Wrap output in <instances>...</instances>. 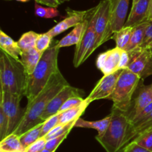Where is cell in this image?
<instances>
[{
    "mask_svg": "<svg viewBox=\"0 0 152 152\" xmlns=\"http://www.w3.org/2000/svg\"><path fill=\"white\" fill-rule=\"evenodd\" d=\"M68 84L69 83L60 70L53 74L44 89L34 98V101L27 104L22 121L13 134L20 137L36 125L43 123L41 117L48 104L61 89Z\"/></svg>",
    "mask_w": 152,
    "mask_h": 152,
    "instance_id": "obj_1",
    "label": "cell"
},
{
    "mask_svg": "<svg viewBox=\"0 0 152 152\" xmlns=\"http://www.w3.org/2000/svg\"><path fill=\"white\" fill-rule=\"evenodd\" d=\"M59 49L56 44L50 46L42 54L34 72L27 76L25 96L28 99V104L34 101L44 89L51 76L59 70L58 66Z\"/></svg>",
    "mask_w": 152,
    "mask_h": 152,
    "instance_id": "obj_2",
    "label": "cell"
},
{
    "mask_svg": "<svg viewBox=\"0 0 152 152\" xmlns=\"http://www.w3.org/2000/svg\"><path fill=\"white\" fill-rule=\"evenodd\" d=\"M27 74L20 60H16L1 50L0 91L25 96Z\"/></svg>",
    "mask_w": 152,
    "mask_h": 152,
    "instance_id": "obj_3",
    "label": "cell"
},
{
    "mask_svg": "<svg viewBox=\"0 0 152 152\" xmlns=\"http://www.w3.org/2000/svg\"><path fill=\"white\" fill-rule=\"evenodd\" d=\"M111 122L105 134L96 137V141L106 152H122L131 122L125 113L112 107Z\"/></svg>",
    "mask_w": 152,
    "mask_h": 152,
    "instance_id": "obj_4",
    "label": "cell"
},
{
    "mask_svg": "<svg viewBox=\"0 0 152 152\" xmlns=\"http://www.w3.org/2000/svg\"><path fill=\"white\" fill-rule=\"evenodd\" d=\"M141 80L139 76L125 69L117 80L114 92L107 100L113 101V107L126 113L130 108L133 95Z\"/></svg>",
    "mask_w": 152,
    "mask_h": 152,
    "instance_id": "obj_5",
    "label": "cell"
},
{
    "mask_svg": "<svg viewBox=\"0 0 152 152\" xmlns=\"http://www.w3.org/2000/svg\"><path fill=\"white\" fill-rule=\"evenodd\" d=\"M93 19L95 32L96 34V45L98 47L108 40H111V10L110 0H102L93 7Z\"/></svg>",
    "mask_w": 152,
    "mask_h": 152,
    "instance_id": "obj_6",
    "label": "cell"
},
{
    "mask_svg": "<svg viewBox=\"0 0 152 152\" xmlns=\"http://www.w3.org/2000/svg\"><path fill=\"white\" fill-rule=\"evenodd\" d=\"M87 26L82 38L76 46L74 56V66L77 68L83 64L96 49V34L95 32L93 19V7L88 10Z\"/></svg>",
    "mask_w": 152,
    "mask_h": 152,
    "instance_id": "obj_7",
    "label": "cell"
},
{
    "mask_svg": "<svg viewBox=\"0 0 152 152\" xmlns=\"http://www.w3.org/2000/svg\"><path fill=\"white\" fill-rule=\"evenodd\" d=\"M22 95L0 91V108L8 119V135L13 134L22 121L25 110L20 107ZM7 135V136H8Z\"/></svg>",
    "mask_w": 152,
    "mask_h": 152,
    "instance_id": "obj_8",
    "label": "cell"
},
{
    "mask_svg": "<svg viewBox=\"0 0 152 152\" xmlns=\"http://www.w3.org/2000/svg\"><path fill=\"white\" fill-rule=\"evenodd\" d=\"M129 53L128 69L144 80L152 75V50L137 48Z\"/></svg>",
    "mask_w": 152,
    "mask_h": 152,
    "instance_id": "obj_9",
    "label": "cell"
},
{
    "mask_svg": "<svg viewBox=\"0 0 152 152\" xmlns=\"http://www.w3.org/2000/svg\"><path fill=\"white\" fill-rule=\"evenodd\" d=\"M123 70L119 69L111 74L104 75L86 98V101L91 104L96 100L107 99L114 92Z\"/></svg>",
    "mask_w": 152,
    "mask_h": 152,
    "instance_id": "obj_10",
    "label": "cell"
},
{
    "mask_svg": "<svg viewBox=\"0 0 152 152\" xmlns=\"http://www.w3.org/2000/svg\"><path fill=\"white\" fill-rule=\"evenodd\" d=\"M142 81V79L140 81L132 98L130 108L125 113L130 122L134 120L135 116L142 109L152 102V83L150 85H145Z\"/></svg>",
    "mask_w": 152,
    "mask_h": 152,
    "instance_id": "obj_11",
    "label": "cell"
},
{
    "mask_svg": "<svg viewBox=\"0 0 152 152\" xmlns=\"http://www.w3.org/2000/svg\"><path fill=\"white\" fill-rule=\"evenodd\" d=\"M83 92L81 89L71 86L70 84L65 86L52 98L51 101L48 104L45 110L42 115V121L44 122L50 116L59 113V110L62 106L69 98L73 96L83 97Z\"/></svg>",
    "mask_w": 152,
    "mask_h": 152,
    "instance_id": "obj_12",
    "label": "cell"
},
{
    "mask_svg": "<svg viewBox=\"0 0 152 152\" xmlns=\"http://www.w3.org/2000/svg\"><path fill=\"white\" fill-rule=\"evenodd\" d=\"M123 49L114 48L99 54L96 58V67L103 73V75H109L120 69V58Z\"/></svg>",
    "mask_w": 152,
    "mask_h": 152,
    "instance_id": "obj_13",
    "label": "cell"
},
{
    "mask_svg": "<svg viewBox=\"0 0 152 152\" xmlns=\"http://www.w3.org/2000/svg\"><path fill=\"white\" fill-rule=\"evenodd\" d=\"M87 10H75L67 9V17L60 21L55 26L48 31V34L52 37H54L62 34L70 28H74L78 24L83 22L87 16Z\"/></svg>",
    "mask_w": 152,
    "mask_h": 152,
    "instance_id": "obj_14",
    "label": "cell"
},
{
    "mask_svg": "<svg viewBox=\"0 0 152 152\" xmlns=\"http://www.w3.org/2000/svg\"><path fill=\"white\" fill-rule=\"evenodd\" d=\"M111 10V32L114 34L125 26L130 0H110Z\"/></svg>",
    "mask_w": 152,
    "mask_h": 152,
    "instance_id": "obj_15",
    "label": "cell"
},
{
    "mask_svg": "<svg viewBox=\"0 0 152 152\" xmlns=\"http://www.w3.org/2000/svg\"><path fill=\"white\" fill-rule=\"evenodd\" d=\"M150 0H140L132 4L130 13L128 16L125 26L134 27L143 22H148Z\"/></svg>",
    "mask_w": 152,
    "mask_h": 152,
    "instance_id": "obj_16",
    "label": "cell"
},
{
    "mask_svg": "<svg viewBox=\"0 0 152 152\" xmlns=\"http://www.w3.org/2000/svg\"><path fill=\"white\" fill-rule=\"evenodd\" d=\"M150 130H152V112L142 120L139 121L136 123L131 124L127 135H126V139H125L123 150L128 144L133 141L138 136L146 132V131H150Z\"/></svg>",
    "mask_w": 152,
    "mask_h": 152,
    "instance_id": "obj_17",
    "label": "cell"
},
{
    "mask_svg": "<svg viewBox=\"0 0 152 152\" xmlns=\"http://www.w3.org/2000/svg\"><path fill=\"white\" fill-rule=\"evenodd\" d=\"M42 54L36 48L29 50L22 51L20 55V61L25 69L27 76L34 72V69L42 56Z\"/></svg>",
    "mask_w": 152,
    "mask_h": 152,
    "instance_id": "obj_18",
    "label": "cell"
},
{
    "mask_svg": "<svg viewBox=\"0 0 152 152\" xmlns=\"http://www.w3.org/2000/svg\"><path fill=\"white\" fill-rule=\"evenodd\" d=\"M88 20H87V16H86V19L83 22L78 24L74 27L72 31L67 34L66 36L63 37L61 40H59L56 45L59 49L63 47H68V46H74L76 45L77 46L83 36V33H84L85 29H86V26H87Z\"/></svg>",
    "mask_w": 152,
    "mask_h": 152,
    "instance_id": "obj_19",
    "label": "cell"
},
{
    "mask_svg": "<svg viewBox=\"0 0 152 152\" xmlns=\"http://www.w3.org/2000/svg\"><path fill=\"white\" fill-rule=\"evenodd\" d=\"M111 122V114L107 116L104 119L97 121H87L83 119V118H79L76 122L75 128H91L97 131L98 134L96 137H101L105 134Z\"/></svg>",
    "mask_w": 152,
    "mask_h": 152,
    "instance_id": "obj_20",
    "label": "cell"
},
{
    "mask_svg": "<svg viewBox=\"0 0 152 152\" xmlns=\"http://www.w3.org/2000/svg\"><path fill=\"white\" fill-rule=\"evenodd\" d=\"M0 49L15 59L20 60L22 51L19 47L18 43L1 30L0 31Z\"/></svg>",
    "mask_w": 152,
    "mask_h": 152,
    "instance_id": "obj_21",
    "label": "cell"
},
{
    "mask_svg": "<svg viewBox=\"0 0 152 152\" xmlns=\"http://www.w3.org/2000/svg\"><path fill=\"white\" fill-rule=\"evenodd\" d=\"M89 104H90V103H88L86 101V99H85L84 102L80 104V105L60 113V115H59V124L65 125V124L69 123L72 121L77 120L85 113L86 108H87Z\"/></svg>",
    "mask_w": 152,
    "mask_h": 152,
    "instance_id": "obj_22",
    "label": "cell"
},
{
    "mask_svg": "<svg viewBox=\"0 0 152 152\" xmlns=\"http://www.w3.org/2000/svg\"><path fill=\"white\" fill-rule=\"evenodd\" d=\"M148 23H149V22H145L134 27L129 43L124 49L125 51L131 52V51L137 49L140 46L141 43L143 40L145 29H146Z\"/></svg>",
    "mask_w": 152,
    "mask_h": 152,
    "instance_id": "obj_23",
    "label": "cell"
},
{
    "mask_svg": "<svg viewBox=\"0 0 152 152\" xmlns=\"http://www.w3.org/2000/svg\"><path fill=\"white\" fill-rule=\"evenodd\" d=\"M0 151L26 152V149L22 146L19 136L11 134L0 141Z\"/></svg>",
    "mask_w": 152,
    "mask_h": 152,
    "instance_id": "obj_24",
    "label": "cell"
},
{
    "mask_svg": "<svg viewBox=\"0 0 152 152\" xmlns=\"http://www.w3.org/2000/svg\"><path fill=\"white\" fill-rule=\"evenodd\" d=\"M43 123H40L36 125L34 128L30 129L29 131H26L23 134L19 137L20 141L22 142V146L27 149L31 144L35 142L37 139L41 138V132L42 129Z\"/></svg>",
    "mask_w": 152,
    "mask_h": 152,
    "instance_id": "obj_25",
    "label": "cell"
},
{
    "mask_svg": "<svg viewBox=\"0 0 152 152\" xmlns=\"http://www.w3.org/2000/svg\"><path fill=\"white\" fill-rule=\"evenodd\" d=\"M133 28L134 27L124 26L123 28L113 34L111 39L115 40L116 47L124 50L125 48L129 44Z\"/></svg>",
    "mask_w": 152,
    "mask_h": 152,
    "instance_id": "obj_26",
    "label": "cell"
},
{
    "mask_svg": "<svg viewBox=\"0 0 152 152\" xmlns=\"http://www.w3.org/2000/svg\"><path fill=\"white\" fill-rule=\"evenodd\" d=\"M39 35V34L32 31L24 33L17 41L21 51H26L36 48V43Z\"/></svg>",
    "mask_w": 152,
    "mask_h": 152,
    "instance_id": "obj_27",
    "label": "cell"
},
{
    "mask_svg": "<svg viewBox=\"0 0 152 152\" xmlns=\"http://www.w3.org/2000/svg\"><path fill=\"white\" fill-rule=\"evenodd\" d=\"M35 15L44 19H52L59 15V11L57 7H43L40 4L35 3Z\"/></svg>",
    "mask_w": 152,
    "mask_h": 152,
    "instance_id": "obj_28",
    "label": "cell"
},
{
    "mask_svg": "<svg viewBox=\"0 0 152 152\" xmlns=\"http://www.w3.org/2000/svg\"><path fill=\"white\" fill-rule=\"evenodd\" d=\"M53 37L49 35L47 32L39 34L36 43V49L42 53H44L48 48L50 47Z\"/></svg>",
    "mask_w": 152,
    "mask_h": 152,
    "instance_id": "obj_29",
    "label": "cell"
},
{
    "mask_svg": "<svg viewBox=\"0 0 152 152\" xmlns=\"http://www.w3.org/2000/svg\"><path fill=\"white\" fill-rule=\"evenodd\" d=\"M59 115L60 113H58L53 116H50L49 119L43 122L42 129L41 132V137H44L46 134H48L53 128L59 124Z\"/></svg>",
    "mask_w": 152,
    "mask_h": 152,
    "instance_id": "obj_30",
    "label": "cell"
},
{
    "mask_svg": "<svg viewBox=\"0 0 152 152\" xmlns=\"http://www.w3.org/2000/svg\"><path fill=\"white\" fill-rule=\"evenodd\" d=\"M132 142H136L140 145L152 152V130L140 134Z\"/></svg>",
    "mask_w": 152,
    "mask_h": 152,
    "instance_id": "obj_31",
    "label": "cell"
},
{
    "mask_svg": "<svg viewBox=\"0 0 152 152\" xmlns=\"http://www.w3.org/2000/svg\"><path fill=\"white\" fill-rule=\"evenodd\" d=\"M139 48L152 50V22H149L148 23L145 29L143 40Z\"/></svg>",
    "mask_w": 152,
    "mask_h": 152,
    "instance_id": "obj_32",
    "label": "cell"
},
{
    "mask_svg": "<svg viewBox=\"0 0 152 152\" xmlns=\"http://www.w3.org/2000/svg\"><path fill=\"white\" fill-rule=\"evenodd\" d=\"M86 98H83L81 96H73L71 98H68L66 101L63 104V105L62 106V107L59 110V113H62V112L65 111L67 110H69V109L73 108L74 107H77V106L80 105V104H83L85 101Z\"/></svg>",
    "mask_w": 152,
    "mask_h": 152,
    "instance_id": "obj_33",
    "label": "cell"
},
{
    "mask_svg": "<svg viewBox=\"0 0 152 152\" xmlns=\"http://www.w3.org/2000/svg\"><path fill=\"white\" fill-rule=\"evenodd\" d=\"M68 134H64V135L59 136V137H55V138L47 140L45 145V148L50 151L51 152H55L56 149L58 148V147L59 146V145L67 138Z\"/></svg>",
    "mask_w": 152,
    "mask_h": 152,
    "instance_id": "obj_34",
    "label": "cell"
},
{
    "mask_svg": "<svg viewBox=\"0 0 152 152\" xmlns=\"http://www.w3.org/2000/svg\"><path fill=\"white\" fill-rule=\"evenodd\" d=\"M8 135V119L0 108V139L2 140Z\"/></svg>",
    "mask_w": 152,
    "mask_h": 152,
    "instance_id": "obj_35",
    "label": "cell"
},
{
    "mask_svg": "<svg viewBox=\"0 0 152 152\" xmlns=\"http://www.w3.org/2000/svg\"><path fill=\"white\" fill-rule=\"evenodd\" d=\"M46 139L45 137H41L37 139L35 142L31 144L28 148H27L26 152H41L45 148Z\"/></svg>",
    "mask_w": 152,
    "mask_h": 152,
    "instance_id": "obj_36",
    "label": "cell"
},
{
    "mask_svg": "<svg viewBox=\"0 0 152 152\" xmlns=\"http://www.w3.org/2000/svg\"><path fill=\"white\" fill-rule=\"evenodd\" d=\"M123 152H151L142 146L140 145L136 142H131L123 148Z\"/></svg>",
    "mask_w": 152,
    "mask_h": 152,
    "instance_id": "obj_37",
    "label": "cell"
},
{
    "mask_svg": "<svg viewBox=\"0 0 152 152\" xmlns=\"http://www.w3.org/2000/svg\"><path fill=\"white\" fill-rule=\"evenodd\" d=\"M152 112V102L151 104H148V106L145 107L144 109H142L136 116L135 118L134 119V120L131 122V124H134V123H136V122H139V121L142 120V119H144L145 117H146L147 116L150 114Z\"/></svg>",
    "mask_w": 152,
    "mask_h": 152,
    "instance_id": "obj_38",
    "label": "cell"
},
{
    "mask_svg": "<svg viewBox=\"0 0 152 152\" xmlns=\"http://www.w3.org/2000/svg\"><path fill=\"white\" fill-rule=\"evenodd\" d=\"M129 60H130V57H129V52L125 50L122 51L121 58H120V64H119L120 69H125L128 68V66H129Z\"/></svg>",
    "mask_w": 152,
    "mask_h": 152,
    "instance_id": "obj_39",
    "label": "cell"
},
{
    "mask_svg": "<svg viewBox=\"0 0 152 152\" xmlns=\"http://www.w3.org/2000/svg\"><path fill=\"white\" fill-rule=\"evenodd\" d=\"M35 1L38 4H45L48 7H57L59 5V3L56 0H35Z\"/></svg>",
    "mask_w": 152,
    "mask_h": 152,
    "instance_id": "obj_40",
    "label": "cell"
},
{
    "mask_svg": "<svg viewBox=\"0 0 152 152\" xmlns=\"http://www.w3.org/2000/svg\"><path fill=\"white\" fill-rule=\"evenodd\" d=\"M148 22H152V0H150L149 11H148Z\"/></svg>",
    "mask_w": 152,
    "mask_h": 152,
    "instance_id": "obj_41",
    "label": "cell"
},
{
    "mask_svg": "<svg viewBox=\"0 0 152 152\" xmlns=\"http://www.w3.org/2000/svg\"><path fill=\"white\" fill-rule=\"evenodd\" d=\"M56 1L59 3V4H61L63 2H65V1H66V0H56Z\"/></svg>",
    "mask_w": 152,
    "mask_h": 152,
    "instance_id": "obj_42",
    "label": "cell"
},
{
    "mask_svg": "<svg viewBox=\"0 0 152 152\" xmlns=\"http://www.w3.org/2000/svg\"><path fill=\"white\" fill-rule=\"evenodd\" d=\"M16 1H20V2H27V1H28L29 0H16Z\"/></svg>",
    "mask_w": 152,
    "mask_h": 152,
    "instance_id": "obj_43",
    "label": "cell"
},
{
    "mask_svg": "<svg viewBox=\"0 0 152 152\" xmlns=\"http://www.w3.org/2000/svg\"><path fill=\"white\" fill-rule=\"evenodd\" d=\"M41 152H51V151H49V150H48V149L45 148L44 150H43L42 151H41Z\"/></svg>",
    "mask_w": 152,
    "mask_h": 152,
    "instance_id": "obj_44",
    "label": "cell"
},
{
    "mask_svg": "<svg viewBox=\"0 0 152 152\" xmlns=\"http://www.w3.org/2000/svg\"><path fill=\"white\" fill-rule=\"evenodd\" d=\"M138 1H140V0H133V1H132V4H135V3L137 2Z\"/></svg>",
    "mask_w": 152,
    "mask_h": 152,
    "instance_id": "obj_45",
    "label": "cell"
},
{
    "mask_svg": "<svg viewBox=\"0 0 152 152\" xmlns=\"http://www.w3.org/2000/svg\"><path fill=\"white\" fill-rule=\"evenodd\" d=\"M0 152H22V151H0Z\"/></svg>",
    "mask_w": 152,
    "mask_h": 152,
    "instance_id": "obj_46",
    "label": "cell"
},
{
    "mask_svg": "<svg viewBox=\"0 0 152 152\" xmlns=\"http://www.w3.org/2000/svg\"><path fill=\"white\" fill-rule=\"evenodd\" d=\"M6 1H12V0H6Z\"/></svg>",
    "mask_w": 152,
    "mask_h": 152,
    "instance_id": "obj_47",
    "label": "cell"
},
{
    "mask_svg": "<svg viewBox=\"0 0 152 152\" xmlns=\"http://www.w3.org/2000/svg\"><path fill=\"white\" fill-rule=\"evenodd\" d=\"M66 1H69V0H66Z\"/></svg>",
    "mask_w": 152,
    "mask_h": 152,
    "instance_id": "obj_48",
    "label": "cell"
}]
</instances>
